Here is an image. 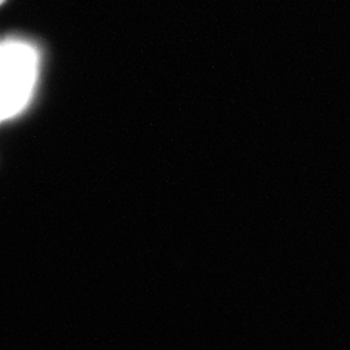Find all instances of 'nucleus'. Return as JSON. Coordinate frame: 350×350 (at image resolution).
<instances>
[{
	"label": "nucleus",
	"mask_w": 350,
	"mask_h": 350,
	"mask_svg": "<svg viewBox=\"0 0 350 350\" xmlns=\"http://www.w3.org/2000/svg\"><path fill=\"white\" fill-rule=\"evenodd\" d=\"M38 52L24 40L0 43V121L21 111L34 88Z\"/></svg>",
	"instance_id": "f257e3e1"
},
{
	"label": "nucleus",
	"mask_w": 350,
	"mask_h": 350,
	"mask_svg": "<svg viewBox=\"0 0 350 350\" xmlns=\"http://www.w3.org/2000/svg\"><path fill=\"white\" fill-rule=\"evenodd\" d=\"M4 1H5V0H0V4H3V3H4Z\"/></svg>",
	"instance_id": "f03ea898"
}]
</instances>
